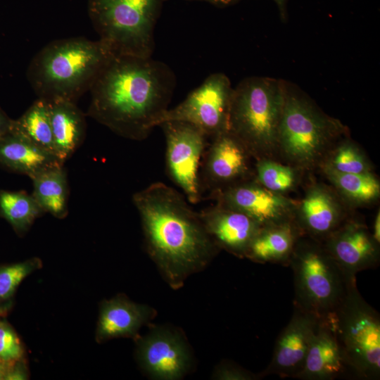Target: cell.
<instances>
[{
  "label": "cell",
  "mask_w": 380,
  "mask_h": 380,
  "mask_svg": "<svg viewBox=\"0 0 380 380\" xmlns=\"http://www.w3.org/2000/svg\"><path fill=\"white\" fill-rule=\"evenodd\" d=\"M321 243L350 281L379 265V243L363 222L352 217Z\"/></svg>",
  "instance_id": "cell-14"
},
{
  "label": "cell",
  "mask_w": 380,
  "mask_h": 380,
  "mask_svg": "<svg viewBox=\"0 0 380 380\" xmlns=\"http://www.w3.org/2000/svg\"><path fill=\"white\" fill-rule=\"evenodd\" d=\"M156 316L157 311L151 306L118 294L100 303L95 339L99 343L118 338L134 340L141 328L150 324Z\"/></svg>",
  "instance_id": "cell-18"
},
{
  "label": "cell",
  "mask_w": 380,
  "mask_h": 380,
  "mask_svg": "<svg viewBox=\"0 0 380 380\" xmlns=\"http://www.w3.org/2000/svg\"><path fill=\"white\" fill-rule=\"evenodd\" d=\"M233 91L226 75L222 72L211 74L182 102L168 109L160 124L169 120L186 122L198 128L208 139H212L228 131Z\"/></svg>",
  "instance_id": "cell-10"
},
{
  "label": "cell",
  "mask_w": 380,
  "mask_h": 380,
  "mask_svg": "<svg viewBox=\"0 0 380 380\" xmlns=\"http://www.w3.org/2000/svg\"><path fill=\"white\" fill-rule=\"evenodd\" d=\"M188 1H201L209 3L217 7H225L237 3L239 0H188Z\"/></svg>",
  "instance_id": "cell-36"
},
{
  "label": "cell",
  "mask_w": 380,
  "mask_h": 380,
  "mask_svg": "<svg viewBox=\"0 0 380 380\" xmlns=\"http://www.w3.org/2000/svg\"><path fill=\"white\" fill-rule=\"evenodd\" d=\"M286 82L268 77L245 78L234 88L228 131L252 158L277 160L278 134Z\"/></svg>",
  "instance_id": "cell-4"
},
{
  "label": "cell",
  "mask_w": 380,
  "mask_h": 380,
  "mask_svg": "<svg viewBox=\"0 0 380 380\" xmlns=\"http://www.w3.org/2000/svg\"><path fill=\"white\" fill-rule=\"evenodd\" d=\"M113 55L99 39L80 37L54 40L33 57L27 79L39 99L76 103Z\"/></svg>",
  "instance_id": "cell-3"
},
{
  "label": "cell",
  "mask_w": 380,
  "mask_h": 380,
  "mask_svg": "<svg viewBox=\"0 0 380 380\" xmlns=\"http://www.w3.org/2000/svg\"><path fill=\"white\" fill-rule=\"evenodd\" d=\"M175 86L165 63L114 54L89 89L87 115L122 137L144 140L160 125Z\"/></svg>",
  "instance_id": "cell-1"
},
{
  "label": "cell",
  "mask_w": 380,
  "mask_h": 380,
  "mask_svg": "<svg viewBox=\"0 0 380 380\" xmlns=\"http://www.w3.org/2000/svg\"><path fill=\"white\" fill-rule=\"evenodd\" d=\"M327 318L350 372L360 379H379L380 317L361 296L356 283Z\"/></svg>",
  "instance_id": "cell-8"
},
{
  "label": "cell",
  "mask_w": 380,
  "mask_h": 380,
  "mask_svg": "<svg viewBox=\"0 0 380 380\" xmlns=\"http://www.w3.org/2000/svg\"><path fill=\"white\" fill-rule=\"evenodd\" d=\"M293 304L319 319L331 315L356 283L348 281L321 242L303 235L292 253Z\"/></svg>",
  "instance_id": "cell-7"
},
{
  "label": "cell",
  "mask_w": 380,
  "mask_h": 380,
  "mask_svg": "<svg viewBox=\"0 0 380 380\" xmlns=\"http://www.w3.org/2000/svg\"><path fill=\"white\" fill-rule=\"evenodd\" d=\"M255 161V178L266 189L285 195L298 184L301 170L277 160L262 158Z\"/></svg>",
  "instance_id": "cell-27"
},
{
  "label": "cell",
  "mask_w": 380,
  "mask_h": 380,
  "mask_svg": "<svg viewBox=\"0 0 380 380\" xmlns=\"http://www.w3.org/2000/svg\"><path fill=\"white\" fill-rule=\"evenodd\" d=\"M132 201L140 215L146 252L171 289L182 288L220 251L199 213L171 186L151 183L136 192Z\"/></svg>",
  "instance_id": "cell-2"
},
{
  "label": "cell",
  "mask_w": 380,
  "mask_h": 380,
  "mask_svg": "<svg viewBox=\"0 0 380 380\" xmlns=\"http://www.w3.org/2000/svg\"><path fill=\"white\" fill-rule=\"evenodd\" d=\"M208 196L217 204L246 214L261 226L295 222L298 203L266 189L255 176Z\"/></svg>",
  "instance_id": "cell-12"
},
{
  "label": "cell",
  "mask_w": 380,
  "mask_h": 380,
  "mask_svg": "<svg viewBox=\"0 0 380 380\" xmlns=\"http://www.w3.org/2000/svg\"><path fill=\"white\" fill-rule=\"evenodd\" d=\"M8 369V366H6L0 363V380H4V377Z\"/></svg>",
  "instance_id": "cell-37"
},
{
  "label": "cell",
  "mask_w": 380,
  "mask_h": 380,
  "mask_svg": "<svg viewBox=\"0 0 380 380\" xmlns=\"http://www.w3.org/2000/svg\"><path fill=\"white\" fill-rule=\"evenodd\" d=\"M47 101L56 155L65 163L85 139V115L76 103L63 100Z\"/></svg>",
  "instance_id": "cell-22"
},
{
  "label": "cell",
  "mask_w": 380,
  "mask_h": 380,
  "mask_svg": "<svg viewBox=\"0 0 380 380\" xmlns=\"http://www.w3.org/2000/svg\"><path fill=\"white\" fill-rule=\"evenodd\" d=\"M44 213L32 194L23 191L0 190V217L11 224L18 236L25 235Z\"/></svg>",
  "instance_id": "cell-26"
},
{
  "label": "cell",
  "mask_w": 380,
  "mask_h": 380,
  "mask_svg": "<svg viewBox=\"0 0 380 380\" xmlns=\"http://www.w3.org/2000/svg\"><path fill=\"white\" fill-rule=\"evenodd\" d=\"M10 130L58 157L47 101L38 98L19 118L13 120Z\"/></svg>",
  "instance_id": "cell-25"
},
{
  "label": "cell",
  "mask_w": 380,
  "mask_h": 380,
  "mask_svg": "<svg viewBox=\"0 0 380 380\" xmlns=\"http://www.w3.org/2000/svg\"><path fill=\"white\" fill-rule=\"evenodd\" d=\"M319 319L293 304L291 318L279 335L272 359L260 375L294 378L301 370Z\"/></svg>",
  "instance_id": "cell-15"
},
{
  "label": "cell",
  "mask_w": 380,
  "mask_h": 380,
  "mask_svg": "<svg viewBox=\"0 0 380 380\" xmlns=\"http://www.w3.org/2000/svg\"><path fill=\"white\" fill-rule=\"evenodd\" d=\"M347 132L338 119L322 111L298 88L286 82L279 127L278 157L301 171L320 167Z\"/></svg>",
  "instance_id": "cell-5"
},
{
  "label": "cell",
  "mask_w": 380,
  "mask_h": 380,
  "mask_svg": "<svg viewBox=\"0 0 380 380\" xmlns=\"http://www.w3.org/2000/svg\"><path fill=\"white\" fill-rule=\"evenodd\" d=\"M29 372L24 359L18 360L8 367L4 380L27 379Z\"/></svg>",
  "instance_id": "cell-32"
},
{
  "label": "cell",
  "mask_w": 380,
  "mask_h": 380,
  "mask_svg": "<svg viewBox=\"0 0 380 380\" xmlns=\"http://www.w3.org/2000/svg\"><path fill=\"white\" fill-rule=\"evenodd\" d=\"M350 372L328 318L319 319L301 370L294 379L332 380Z\"/></svg>",
  "instance_id": "cell-19"
},
{
  "label": "cell",
  "mask_w": 380,
  "mask_h": 380,
  "mask_svg": "<svg viewBox=\"0 0 380 380\" xmlns=\"http://www.w3.org/2000/svg\"><path fill=\"white\" fill-rule=\"evenodd\" d=\"M321 167L341 173L367 174L372 167L359 146L349 139L339 141L331 150Z\"/></svg>",
  "instance_id": "cell-28"
},
{
  "label": "cell",
  "mask_w": 380,
  "mask_h": 380,
  "mask_svg": "<svg viewBox=\"0 0 380 380\" xmlns=\"http://www.w3.org/2000/svg\"><path fill=\"white\" fill-rule=\"evenodd\" d=\"M159 127L165 137L167 175L187 201L196 204L202 197L199 171L208 138L198 128L183 121H165Z\"/></svg>",
  "instance_id": "cell-11"
},
{
  "label": "cell",
  "mask_w": 380,
  "mask_h": 380,
  "mask_svg": "<svg viewBox=\"0 0 380 380\" xmlns=\"http://www.w3.org/2000/svg\"><path fill=\"white\" fill-rule=\"evenodd\" d=\"M64 162L23 136L10 130L0 138V166L30 179Z\"/></svg>",
  "instance_id": "cell-20"
},
{
  "label": "cell",
  "mask_w": 380,
  "mask_h": 380,
  "mask_svg": "<svg viewBox=\"0 0 380 380\" xmlns=\"http://www.w3.org/2000/svg\"><path fill=\"white\" fill-rule=\"evenodd\" d=\"M328 180L343 201L352 205H367L380 196V184L371 172L367 174L341 173L321 167Z\"/></svg>",
  "instance_id": "cell-24"
},
{
  "label": "cell",
  "mask_w": 380,
  "mask_h": 380,
  "mask_svg": "<svg viewBox=\"0 0 380 380\" xmlns=\"http://www.w3.org/2000/svg\"><path fill=\"white\" fill-rule=\"evenodd\" d=\"M274 2L276 4L280 18L282 21H285L287 19V2L288 0H273Z\"/></svg>",
  "instance_id": "cell-35"
},
{
  "label": "cell",
  "mask_w": 380,
  "mask_h": 380,
  "mask_svg": "<svg viewBox=\"0 0 380 380\" xmlns=\"http://www.w3.org/2000/svg\"><path fill=\"white\" fill-rule=\"evenodd\" d=\"M371 233L374 239L378 243H380V212L379 210L376 213V217L374 218L372 232Z\"/></svg>",
  "instance_id": "cell-34"
},
{
  "label": "cell",
  "mask_w": 380,
  "mask_h": 380,
  "mask_svg": "<svg viewBox=\"0 0 380 380\" xmlns=\"http://www.w3.org/2000/svg\"><path fill=\"white\" fill-rule=\"evenodd\" d=\"M42 266V260L36 257L0 266V314L9 308L21 282Z\"/></svg>",
  "instance_id": "cell-29"
},
{
  "label": "cell",
  "mask_w": 380,
  "mask_h": 380,
  "mask_svg": "<svg viewBox=\"0 0 380 380\" xmlns=\"http://www.w3.org/2000/svg\"><path fill=\"white\" fill-rule=\"evenodd\" d=\"M12 121L0 108V138L10 131Z\"/></svg>",
  "instance_id": "cell-33"
},
{
  "label": "cell",
  "mask_w": 380,
  "mask_h": 380,
  "mask_svg": "<svg viewBox=\"0 0 380 380\" xmlns=\"http://www.w3.org/2000/svg\"><path fill=\"white\" fill-rule=\"evenodd\" d=\"M303 233L295 222L262 226L251 241L245 258L259 263L289 265Z\"/></svg>",
  "instance_id": "cell-21"
},
{
  "label": "cell",
  "mask_w": 380,
  "mask_h": 380,
  "mask_svg": "<svg viewBox=\"0 0 380 380\" xmlns=\"http://www.w3.org/2000/svg\"><path fill=\"white\" fill-rule=\"evenodd\" d=\"M208 235L221 250L240 258L262 227L246 214L215 203L198 213Z\"/></svg>",
  "instance_id": "cell-17"
},
{
  "label": "cell",
  "mask_w": 380,
  "mask_h": 380,
  "mask_svg": "<svg viewBox=\"0 0 380 380\" xmlns=\"http://www.w3.org/2000/svg\"><path fill=\"white\" fill-rule=\"evenodd\" d=\"M167 0H88L99 40L115 55L151 58L154 29Z\"/></svg>",
  "instance_id": "cell-6"
},
{
  "label": "cell",
  "mask_w": 380,
  "mask_h": 380,
  "mask_svg": "<svg viewBox=\"0 0 380 380\" xmlns=\"http://www.w3.org/2000/svg\"><path fill=\"white\" fill-rule=\"evenodd\" d=\"M135 342V358L146 376L156 380H179L194 366L191 346L184 333L167 324L148 325Z\"/></svg>",
  "instance_id": "cell-9"
},
{
  "label": "cell",
  "mask_w": 380,
  "mask_h": 380,
  "mask_svg": "<svg viewBox=\"0 0 380 380\" xmlns=\"http://www.w3.org/2000/svg\"><path fill=\"white\" fill-rule=\"evenodd\" d=\"M210 139L199 171L202 196L254 177L253 158L235 136L227 131Z\"/></svg>",
  "instance_id": "cell-13"
},
{
  "label": "cell",
  "mask_w": 380,
  "mask_h": 380,
  "mask_svg": "<svg viewBox=\"0 0 380 380\" xmlns=\"http://www.w3.org/2000/svg\"><path fill=\"white\" fill-rule=\"evenodd\" d=\"M32 196L45 213L58 219L68 213L69 189L64 165L45 170L31 179Z\"/></svg>",
  "instance_id": "cell-23"
},
{
  "label": "cell",
  "mask_w": 380,
  "mask_h": 380,
  "mask_svg": "<svg viewBox=\"0 0 380 380\" xmlns=\"http://www.w3.org/2000/svg\"><path fill=\"white\" fill-rule=\"evenodd\" d=\"M350 217L338 194L324 184H313L298 203L295 222L303 235L322 242Z\"/></svg>",
  "instance_id": "cell-16"
},
{
  "label": "cell",
  "mask_w": 380,
  "mask_h": 380,
  "mask_svg": "<svg viewBox=\"0 0 380 380\" xmlns=\"http://www.w3.org/2000/svg\"><path fill=\"white\" fill-rule=\"evenodd\" d=\"M24 354L23 344L15 330L7 322L0 320V363L8 367L24 359Z\"/></svg>",
  "instance_id": "cell-30"
},
{
  "label": "cell",
  "mask_w": 380,
  "mask_h": 380,
  "mask_svg": "<svg viewBox=\"0 0 380 380\" xmlns=\"http://www.w3.org/2000/svg\"><path fill=\"white\" fill-rule=\"evenodd\" d=\"M212 378L218 380H256L260 373L254 374L230 361H222L213 370Z\"/></svg>",
  "instance_id": "cell-31"
}]
</instances>
